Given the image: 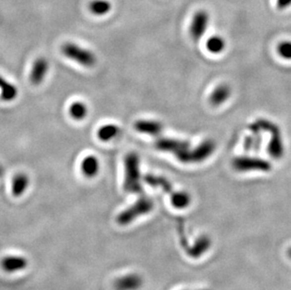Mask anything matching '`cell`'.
<instances>
[{
    "mask_svg": "<svg viewBox=\"0 0 291 290\" xmlns=\"http://www.w3.org/2000/svg\"><path fill=\"white\" fill-rule=\"evenodd\" d=\"M123 188L127 192L139 193L141 191L140 158L136 153H129L124 158Z\"/></svg>",
    "mask_w": 291,
    "mask_h": 290,
    "instance_id": "cell-1",
    "label": "cell"
},
{
    "mask_svg": "<svg viewBox=\"0 0 291 290\" xmlns=\"http://www.w3.org/2000/svg\"><path fill=\"white\" fill-rule=\"evenodd\" d=\"M154 208V202L148 197H141L134 205L124 209L116 218V222L118 225H130L136 219L141 216L146 215L150 213Z\"/></svg>",
    "mask_w": 291,
    "mask_h": 290,
    "instance_id": "cell-2",
    "label": "cell"
},
{
    "mask_svg": "<svg viewBox=\"0 0 291 290\" xmlns=\"http://www.w3.org/2000/svg\"><path fill=\"white\" fill-rule=\"evenodd\" d=\"M255 122L261 131L269 132L272 135V139L268 145V154L273 159H282L285 153V147H284L282 135L279 127L273 122L265 120V119H259Z\"/></svg>",
    "mask_w": 291,
    "mask_h": 290,
    "instance_id": "cell-3",
    "label": "cell"
},
{
    "mask_svg": "<svg viewBox=\"0 0 291 290\" xmlns=\"http://www.w3.org/2000/svg\"><path fill=\"white\" fill-rule=\"evenodd\" d=\"M215 142L211 140H207L200 143L196 148H189L179 152L175 155L176 159L183 163H199L208 159L215 151Z\"/></svg>",
    "mask_w": 291,
    "mask_h": 290,
    "instance_id": "cell-4",
    "label": "cell"
},
{
    "mask_svg": "<svg viewBox=\"0 0 291 290\" xmlns=\"http://www.w3.org/2000/svg\"><path fill=\"white\" fill-rule=\"evenodd\" d=\"M61 52L68 58L85 67H92L96 63V57L91 50L80 47L75 43L63 44L61 47Z\"/></svg>",
    "mask_w": 291,
    "mask_h": 290,
    "instance_id": "cell-5",
    "label": "cell"
},
{
    "mask_svg": "<svg viewBox=\"0 0 291 290\" xmlns=\"http://www.w3.org/2000/svg\"><path fill=\"white\" fill-rule=\"evenodd\" d=\"M233 168L237 172H251V171H259V172H270L272 170V164L270 161L260 158L254 157H237L232 162Z\"/></svg>",
    "mask_w": 291,
    "mask_h": 290,
    "instance_id": "cell-6",
    "label": "cell"
},
{
    "mask_svg": "<svg viewBox=\"0 0 291 290\" xmlns=\"http://www.w3.org/2000/svg\"><path fill=\"white\" fill-rule=\"evenodd\" d=\"M209 22V15L206 10H198L194 13L189 28L190 36L194 41H199L207 31Z\"/></svg>",
    "mask_w": 291,
    "mask_h": 290,
    "instance_id": "cell-7",
    "label": "cell"
},
{
    "mask_svg": "<svg viewBox=\"0 0 291 290\" xmlns=\"http://www.w3.org/2000/svg\"><path fill=\"white\" fill-rule=\"evenodd\" d=\"M143 279L138 273H129L117 278L114 282L115 290H140Z\"/></svg>",
    "mask_w": 291,
    "mask_h": 290,
    "instance_id": "cell-8",
    "label": "cell"
},
{
    "mask_svg": "<svg viewBox=\"0 0 291 290\" xmlns=\"http://www.w3.org/2000/svg\"><path fill=\"white\" fill-rule=\"evenodd\" d=\"M156 148L162 152L172 153L175 156L179 152L189 148V143L185 141L170 139V138H160L156 141Z\"/></svg>",
    "mask_w": 291,
    "mask_h": 290,
    "instance_id": "cell-9",
    "label": "cell"
},
{
    "mask_svg": "<svg viewBox=\"0 0 291 290\" xmlns=\"http://www.w3.org/2000/svg\"><path fill=\"white\" fill-rule=\"evenodd\" d=\"M28 265L27 258L21 255H8L5 256L0 262L2 270L8 273H14L24 271L25 269H27Z\"/></svg>",
    "mask_w": 291,
    "mask_h": 290,
    "instance_id": "cell-10",
    "label": "cell"
},
{
    "mask_svg": "<svg viewBox=\"0 0 291 290\" xmlns=\"http://www.w3.org/2000/svg\"><path fill=\"white\" fill-rule=\"evenodd\" d=\"M211 245H212L211 238L207 234H204L198 237L195 242L191 246L186 247V253H188L189 257L198 259L207 253V251L210 249Z\"/></svg>",
    "mask_w": 291,
    "mask_h": 290,
    "instance_id": "cell-11",
    "label": "cell"
},
{
    "mask_svg": "<svg viewBox=\"0 0 291 290\" xmlns=\"http://www.w3.org/2000/svg\"><path fill=\"white\" fill-rule=\"evenodd\" d=\"M48 69H49V64L46 58L41 57V58H38L37 59H35L30 72L31 83L34 85L41 84L46 78Z\"/></svg>",
    "mask_w": 291,
    "mask_h": 290,
    "instance_id": "cell-12",
    "label": "cell"
},
{
    "mask_svg": "<svg viewBox=\"0 0 291 290\" xmlns=\"http://www.w3.org/2000/svg\"><path fill=\"white\" fill-rule=\"evenodd\" d=\"M134 127L137 131L151 136H159L162 131V124L153 120H139L135 122Z\"/></svg>",
    "mask_w": 291,
    "mask_h": 290,
    "instance_id": "cell-13",
    "label": "cell"
},
{
    "mask_svg": "<svg viewBox=\"0 0 291 290\" xmlns=\"http://www.w3.org/2000/svg\"><path fill=\"white\" fill-rule=\"evenodd\" d=\"M231 95V89L228 85L222 84L218 86L216 89L213 91V93L209 97L210 104L214 107H219L222 104L227 101V99Z\"/></svg>",
    "mask_w": 291,
    "mask_h": 290,
    "instance_id": "cell-14",
    "label": "cell"
},
{
    "mask_svg": "<svg viewBox=\"0 0 291 290\" xmlns=\"http://www.w3.org/2000/svg\"><path fill=\"white\" fill-rule=\"evenodd\" d=\"M100 169L99 160L94 156H87L81 163V170L86 177L94 178L97 175Z\"/></svg>",
    "mask_w": 291,
    "mask_h": 290,
    "instance_id": "cell-15",
    "label": "cell"
},
{
    "mask_svg": "<svg viewBox=\"0 0 291 290\" xmlns=\"http://www.w3.org/2000/svg\"><path fill=\"white\" fill-rule=\"evenodd\" d=\"M0 96L3 101L10 102L13 101L17 95H18V90L16 86L6 80L3 76L0 75Z\"/></svg>",
    "mask_w": 291,
    "mask_h": 290,
    "instance_id": "cell-16",
    "label": "cell"
},
{
    "mask_svg": "<svg viewBox=\"0 0 291 290\" xmlns=\"http://www.w3.org/2000/svg\"><path fill=\"white\" fill-rule=\"evenodd\" d=\"M29 186V177L26 174H17L12 178L11 193L15 197L21 196L25 193Z\"/></svg>",
    "mask_w": 291,
    "mask_h": 290,
    "instance_id": "cell-17",
    "label": "cell"
},
{
    "mask_svg": "<svg viewBox=\"0 0 291 290\" xmlns=\"http://www.w3.org/2000/svg\"><path fill=\"white\" fill-rule=\"evenodd\" d=\"M144 181L148 185L153 187H160L166 193L172 194L174 192V188L172 184L165 177L156 176L153 174H147L144 176Z\"/></svg>",
    "mask_w": 291,
    "mask_h": 290,
    "instance_id": "cell-18",
    "label": "cell"
},
{
    "mask_svg": "<svg viewBox=\"0 0 291 290\" xmlns=\"http://www.w3.org/2000/svg\"><path fill=\"white\" fill-rule=\"evenodd\" d=\"M113 8L112 3L109 0H92L89 9L92 13L97 16H103L108 14Z\"/></svg>",
    "mask_w": 291,
    "mask_h": 290,
    "instance_id": "cell-19",
    "label": "cell"
},
{
    "mask_svg": "<svg viewBox=\"0 0 291 290\" xmlns=\"http://www.w3.org/2000/svg\"><path fill=\"white\" fill-rule=\"evenodd\" d=\"M171 196V203L173 206L178 209H184L188 207L191 202V198L186 191H174Z\"/></svg>",
    "mask_w": 291,
    "mask_h": 290,
    "instance_id": "cell-20",
    "label": "cell"
},
{
    "mask_svg": "<svg viewBox=\"0 0 291 290\" xmlns=\"http://www.w3.org/2000/svg\"><path fill=\"white\" fill-rule=\"evenodd\" d=\"M120 132V128L115 124H105L101 126L98 131L97 136L98 138L103 141H109L114 139Z\"/></svg>",
    "mask_w": 291,
    "mask_h": 290,
    "instance_id": "cell-21",
    "label": "cell"
},
{
    "mask_svg": "<svg viewBox=\"0 0 291 290\" xmlns=\"http://www.w3.org/2000/svg\"><path fill=\"white\" fill-rule=\"evenodd\" d=\"M206 47L210 53L219 54L223 52L226 48V41L218 35H214L209 38L206 43Z\"/></svg>",
    "mask_w": 291,
    "mask_h": 290,
    "instance_id": "cell-22",
    "label": "cell"
},
{
    "mask_svg": "<svg viewBox=\"0 0 291 290\" xmlns=\"http://www.w3.org/2000/svg\"><path fill=\"white\" fill-rule=\"evenodd\" d=\"M69 113H70L71 117L74 118L75 120H77V121L83 120L88 114V108L83 102L76 101V102L71 104V106L69 108Z\"/></svg>",
    "mask_w": 291,
    "mask_h": 290,
    "instance_id": "cell-23",
    "label": "cell"
},
{
    "mask_svg": "<svg viewBox=\"0 0 291 290\" xmlns=\"http://www.w3.org/2000/svg\"><path fill=\"white\" fill-rule=\"evenodd\" d=\"M279 55L286 58L291 59V41H284L280 43L277 47Z\"/></svg>",
    "mask_w": 291,
    "mask_h": 290,
    "instance_id": "cell-24",
    "label": "cell"
},
{
    "mask_svg": "<svg viewBox=\"0 0 291 290\" xmlns=\"http://www.w3.org/2000/svg\"><path fill=\"white\" fill-rule=\"evenodd\" d=\"M253 147H254V138H253V135H249L245 138L244 142H243V149L245 153L248 154L251 151H253Z\"/></svg>",
    "mask_w": 291,
    "mask_h": 290,
    "instance_id": "cell-25",
    "label": "cell"
},
{
    "mask_svg": "<svg viewBox=\"0 0 291 290\" xmlns=\"http://www.w3.org/2000/svg\"><path fill=\"white\" fill-rule=\"evenodd\" d=\"M276 5L279 9H288L291 6V0H277Z\"/></svg>",
    "mask_w": 291,
    "mask_h": 290,
    "instance_id": "cell-26",
    "label": "cell"
},
{
    "mask_svg": "<svg viewBox=\"0 0 291 290\" xmlns=\"http://www.w3.org/2000/svg\"><path fill=\"white\" fill-rule=\"evenodd\" d=\"M3 173H4V170H3V167L0 165V177L3 175Z\"/></svg>",
    "mask_w": 291,
    "mask_h": 290,
    "instance_id": "cell-27",
    "label": "cell"
},
{
    "mask_svg": "<svg viewBox=\"0 0 291 290\" xmlns=\"http://www.w3.org/2000/svg\"><path fill=\"white\" fill-rule=\"evenodd\" d=\"M288 255H289V257L291 259V247L289 249V251H288Z\"/></svg>",
    "mask_w": 291,
    "mask_h": 290,
    "instance_id": "cell-28",
    "label": "cell"
}]
</instances>
